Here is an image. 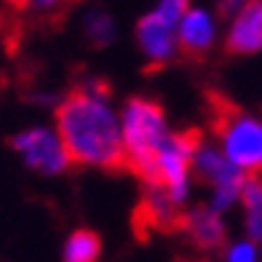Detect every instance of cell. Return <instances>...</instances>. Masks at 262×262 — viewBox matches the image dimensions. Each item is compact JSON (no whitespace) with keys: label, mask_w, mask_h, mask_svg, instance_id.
I'll use <instances>...</instances> for the list:
<instances>
[{"label":"cell","mask_w":262,"mask_h":262,"mask_svg":"<svg viewBox=\"0 0 262 262\" xmlns=\"http://www.w3.org/2000/svg\"><path fill=\"white\" fill-rule=\"evenodd\" d=\"M241 222H244V233L262 246V174L259 177H249L244 190H241Z\"/></svg>","instance_id":"cell-11"},{"label":"cell","mask_w":262,"mask_h":262,"mask_svg":"<svg viewBox=\"0 0 262 262\" xmlns=\"http://www.w3.org/2000/svg\"><path fill=\"white\" fill-rule=\"evenodd\" d=\"M70 0H8V6L19 11L25 16H32V19H49V16H56Z\"/></svg>","instance_id":"cell-16"},{"label":"cell","mask_w":262,"mask_h":262,"mask_svg":"<svg viewBox=\"0 0 262 262\" xmlns=\"http://www.w3.org/2000/svg\"><path fill=\"white\" fill-rule=\"evenodd\" d=\"M193 147H195L193 134H174L171 131L156 156L152 177L145 180V182H158L180 209L187 206L190 193H193V177H195L193 174Z\"/></svg>","instance_id":"cell-6"},{"label":"cell","mask_w":262,"mask_h":262,"mask_svg":"<svg viewBox=\"0 0 262 262\" xmlns=\"http://www.w3.org/2000/svg\"><path fill=\"white\" fill-rule=\"evenodd\" d=\"M59 128L73 163L86 169H115L123 163L121 110L110 99L104 80L86 78L54 107Z\"/></svg>","instance_id":"cell-1"},{"label":"cell","mask_w":262,"mask_h":262,"mask_svg":"<svg viewBox=\"0 0 262 262\" xmlns=\"http://www.w3.org/2000/svg\"><path fill=\"white\" fill-rule=\"evenodd\" d=\"M121 134H123V163L139 174L145 182L152 177L156 156L171 134L166 113L158 102L134 97L121 107Z\"/></svg>","instance_id":"cell-2"},{"label":"cell","mask_w":262,"mask_h":262,"mask_svg":"<svg viewBox=\"0 0 262 262\" xmlns=\"http://www.w3.org/2000/svg\"><path fill=\"white\" fill-rule=\"evenodd\" d=\"M222 259L225 262H257L262 259V246L244 233V238H233L225 241L222 246Z\"/></svg>","instance_id":"cell-15"},{"label":"cell","mask_w":262,"mask_h":262,"mask_svg":"<svg viewBox=\"0 0 262 262\" xmlns=\"http://www.w3.org/2000/svg\"><path fill=\"white\" fill-rule=\"evenodd\" d=\"M80 30H83V38L91 46H97V49L110 46L118 35L115 19H113L110 11H104V8H89L80 19Z\"/></svg>","instance_id":"cell-13"},{"label":"cell","mask_w":262,"mask_h":262,"mask_svg":"<svg viewBox=\"0 0 262 262\" xmlns=\"http://www.w3.org/2000/svg\"><path fill=\"white\" fill-rule=\"evenodd\" d=\"M145 214L158 228H171L180 220L182 209L171 201V195L158 182H145Z\"/></svg>","instance_id":"cell-12"},{"label":"cell","mask_w":262,"mask_h":262,"mask_svg":"<svg viewBox=\"0 0 262 262\" xmlns=\"http://www.w3.org/2000/svg\"><path fill=\"white\" fill-rule=\"evenodd\" d=\"M193 174L201 182L209 185V190H211L209 204L214 209H220L222 214H228L230 209L238 206L241 190L249 180V174H244L228 156H225L217 142H209V139H195Z\"/></svg>","instance_id":"cell-3"},{"label":"cell","mask_w":262,"mask_h":262,"mask_svg":"<svg viewBox=\"0 0 262 262\" xmlns=\"http://www.w3.org/2000/svg\"><path fill=\"white\" fill-rule=\"evenodd\" d=\"M220 150L249 177L262 174V118L241 110H228L217 121Z\"/></svg>","instance_id":"cell-5"},{"label":"cell","mask_w":262,"mask_h":262,"mask_svg":"<svg viewBox=\"0 0 262 262\" xmlns=\"http://www.w3.org/2000/svg\"><path fill=\"white\" fill-rule=\"evenodd\" d=\"M11 150L27 171L38 177H62L73 158L54 123H30L11 137Z\"/></svg>","instance_id":"cell-4"},{"label":"cell","mask_w":262,"mask_h":262,"mask_svg":"<svg viewBox=\"0 0 262 262\" xmlns=\"http://www.w3.org/2000/svg\"><path fill=\"white\" fill-rule=\"evenodd\" d=\"M102 254L99 235L91 230H73L62 244V259L64 262H97Z\"/></svg>","instance_id":"cell-14"},{"label":"cell","mask_w":262,"mask_h":262,"mask_svg":"<svg viewBox=\"0 0 262 262\" xmlns=\"http://www.w3.org/2000/svg\"><path fill=\"white\" fill-rule=\"evenodd\" d=\"M137 49L152 67H163L180 54V38H177V21L163 16L158 8H150L137 21Z\"/></svg>","instance_id":"cell-7"},{"label":"cell","mask_w":262,"mask_h":262,"mask_svg":"<svg viewBox=\"0 0 262 262\" xmlns=\"http://www.w3.org/2000/svg\"><path fill=\"white\" fill-rule=\"evenodd\" d=\"M217 3V8H220V14H233V11L238 8V6H244V3H249V0H214Z\"/></svg>","instance_id":"cell-17"},{"label":"cell","mask_w":262,"mask_h":262,"mask_svg":"<svg viewBox=\"0 0 262 262\" xmlns=\"http://www.w3.org/2000/svg\"><path fill=\"white\" fill-rule=\"evenodd\" d=\"M182 228L187 241L201 252H217L220 246L228 241V225H225V214L214 209L211 204L206 206H193L185 211Z\"/></svg>","instance_id":"cell-10"},{"label":"cell","mask_w":262,"mask_h":262,"mask_svg":"<svg viewBox=\"0 0 262 262\" xmlns=\"http://www.w3.org/2000/svg\"><path fill=\"white\" fill-rule=\"evenodd\" d=\"M225 46L233 54H259L262 51V0H249L228 14Z\"/></svg>","instance_id":"cell-8"},{"label":"cell","mask_w":262,"mask_h":262,"mask_svg":"<svg viewBox=\"0 0 262 262\" xmlns=\"http://www.w3.org/2000/svg\"><path fill=\"white\" fill-rule=\"evenodd\" d=\"M177 38H180V49L190 56H201L211 51L220 38V16L206 6H190L180 25H177Z\"/></svg>","instance_id":"cell-9"}]
</instances>
